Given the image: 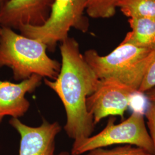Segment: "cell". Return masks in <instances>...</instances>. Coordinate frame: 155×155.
<instances>
[{"mask_svg": "<svg viewBox=\"0 0 155 155\" xmlns=\"http://www.w3.org/2000/svg\"><path fill=\"white\" fill-rule=\"evenodd\" d=\"M89 0H54L50 16L41 26H22L18 31L22 35L36 39L54 51L58 42L68 37L71 28L86 32L89 20L84 15Z\"/></svg>", "mask_w": 155, "mask_h": 155, "instance_id": "4", "label": "cell"}, {"mask_svg": "<svg viewBox=\"0 0 155 155\" xmlns=\"http://www.w3.org/2000/svg\"><path fill=\"white\" fill-rule=\"evenodd\" d=\"M145 94L147 95V97L150 101H155V87L148 90Z\"/></svg>", "mask_w": 155, "mask_h": 155, "instance_id": "16", "label": "cell"}, {"mask_svg": "<svg viewBox=\"0 0 155 155\" xmlns=\"http://www.w3.org/2000/svg\"><path fill=\"white\" fill-rule=\"evenodd\" d=\"M154 87H155V52L144 75L138 93L145 94L147 91Z\"/></svg>", "mask_w": 155, "mask_h": 155, "instance_id": "14", "label": "cell"}, {"mask_svg": "<svg viewBox=\"0 0 155 155\" xmlns=\"http://www.w3.org/2000/svg\"><path fill=\"white\" fill-rule=\"evenodd\" d=\"M61 71L55 80L44 78L45 83L58 95L66 113L64 129L68 136L78 140L91 136L95 127L86 99L93 94L100 79L86 61L77 41L68 37L61 42Z\"/></svg>", "mask_w": 155, "mask_h": 155, "instance_id": "1", "label": "cell"}, {"mask_svg": "<svg viewBox=\"0 0 155 155\" xmlns=\"http://www.w3.org/2000/svg\"><path fill=\"white\" fill-rule=\"evenodd\" d=\"M136 93L114 79H100L95 91L86 99L87 109L93 116L95 125L106 117L119 116L124 120L131 97Z\"/></svg>", "mask_w": 155, "mask_h": 155, "instance_id": "6", "label": "cell"}, {"mask_svg": "<svg viewBox=\"0 0 155 155\" xmlns=\"http://www.w3.org/2000/svg\"><path fill=\"white\" fill-rule=\"evenodd\" d=\"M118 8L129 18H155V0H122Z\"/></svg>", "mask_w": 155, "mask_h": 155, "instance_id": "11", "label": "cell"}, {"mask_svg": "<svg viewBox=\"0 0 155 155\" xmlns=\"http://www.w3.org/2000/svg\"><path fill=\"white\" fill-rule=\"evenodd\" d=\"M122 0H89L86 12L93 18H109L116 12Z\"/></svg>", "mask_w": 155, "mask_h": 155, "instance_id": "12", "label": "cell"}, {"mask_svg": "<svg viewBox=\"0 0 155 155\" xmlns=\"http://www.w3.org/2000/svg\"><path fill=\"white\" fill-rule=\"evenodd\" d=\"M43 78L33 75L20 83L0 80V124L5 116L18 118L27 112L30 102L27 93H32L41 84Z\"/></svg>", "mask_w": 155, "mask_h": 155, "instance_id": "9", "label": "cell"}, {"mask_svg": "<svg viewBox=\"0 0 155 155\" xmlns=\"http://www.w3.org/2000/svg\"><path fill=\"white\" fill-rule=\"evenodd\" d=\"M43 43L16 33L13 29L1 27L0 32V67H8L16 81L27 79L33 75L55 80L61 63L47 54Z\"/></svg>", "mask_w": 155, "mask_h": 155, "instance_id": "2", "label": "cell"}, {"mask_svg": "<svg viewBox=\"0 0 155 155\" xmlns=\"http://www.w3.org/2000/svg\"><path fill=\"white\" fill-rule=\"evenodd\" d=\"M82 155H155L144 148L132 145H124L113 149L105 148L92 150Z\"/></svg>", "mask_w": 155, "mask_h": 155, "instance_id": "13", "label": "cell"}, {"mask_svg": "<svg viewBox=\"0 0 155 155\" xmlns=\"http://www.w3.org/2000/svg\"><path fill=\"white\" fill-rule=\"evenodd\" d=\"M9 0H0V7L1 6L3 5L5 3H6L7 1H8Z\"/></svg>", "mask_w": 155, "mask_h": 155, "instance_id": "18", "label": "cell"}, {"mask_svg": "<svg viewBox=\"0 0 155 155\" xmlns=\"http://www.w3.org/2000/svg\"><path fill=\"white\" fill-rule=\"evenodd\" d=\"M128 22L131 31L127 33L121 43L155 49V18H129Z\"/></svg>", "mask_w": 155, "mask_h": 155, "instance_id": "10", "label": "cell"}, {"mask_svg": "<svg viewBox=\"0 0 155 155\" xmlns=\"http://www.w3.org/2000/svg\"><path fill=\"white\" fill-rule=\"evenodd\" d=\"M1 27H1V25H0V32H1Z\"/></svg>", "mask_w": 155, "mask_h": 155, "instance_id": "19", "label": "cell"}, {"mask_svg": "<svg viewBox=\"0 0 155 155\" xmlns=\"http://www.w3.org/2000/svg\"><path fill=\"white\" fill-rule=\"evenodd\" d=\"M72 155L71 153H70L69 152H66V151H63V152H60L59 153H58V154H56V155Z\"/></svg>", "mask_w": 155, "mask_h": 155, "instance_id": "17", "label": "cell"}, {"mask_svg": "<svg viewBox=\"0 0 155 155\" xmlns=\"http://www.w3.org/2000/svg\"><path fill=\"white\" fill-rule=\"evenodd\" d=\"M54 0H9L0 7L1 27L17 29L38 27L49 18Z\"/></svg>", "mask_w": 155, "mask_h": 155, "instance_id": "7", "label": "cell"}, {"mask_svg": "<svg viewBox=\"0 0 155 155\" xmlns=\"http://www.w3.org/2000/svg\"><path fill=\"white\" fill-rule=\"evenodd\" d=\"M9 124L21 137L19 155H55L56 137L61 129L58 122L43 120L39 127H32L12 118Z\"/></svg>", "mask_w": 155, "mask_h": 155, "instance_id": "8", "label": "cell"}, {"mask_svg": "<svg viewBox=\"0 0 155 155\" xmlns=\"http://www.w3.org/2000/svg\"><path fill=\"white\" fill-rule=\"evenodd\" d=\"M116 118H109L106 127L99 133L87 138L74 140L71 154L82 155L97 148L116 145H132L144 148L155 155L150 134L147 129L144 115L134 111L128 118L115 124Z\"/></svg>", "mask_w": 155, "mask_h": 155, "instance_id": "5", "label": "cell"}, {"mask_svg": "<svg viewBox=\"0 0 155 155\" xmlns=\"http://www.w3.org/2000/svg\"><path fill=\"white\" fill-rule=\"evenodd\" d=\"M145 115L147 119V125L150 129V136L153 144L155 155V101H150Z\"/></svg>", "mask_w": 155, "mask_h": 155, "instance_id": "15", "label": "cell"}, {"mask_svg": "<svg viewBox=\"0 0 155 155\" xmlns=\"http://www.w3.org/2000/svg\"><path fill=\"white\" fill-rule=\"evenodd\" d=\"M155 52V49L121 43L107 55L90 49L83 56L99 79H114L138 93Z\"/></svg>", "mask_w": 155, "mask_h": 155, "instance_id": "3", "label": "cell"}]
</instances>
